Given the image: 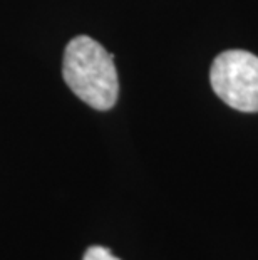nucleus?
I'll use <instances>...</instances> for the list:
<instances>
[{
	"label": "nucleus",
	"mask_w": 258,
	"mask_h": 260,
	"mask_svg": "<svg viewBox=\"0 0 258 260\" xmlns=\"http://www.w3.org/2000/svg\"><path fill=\"white\" fill-rule=\"evenodd\" d=\"M62 76L76 96L97 111H107L118 101L119 79L113 54L94 39L78 36L67 44Z\"/></svg>",
	"instance_id": "obj_1"
},
{
	"label": "nucleus",
	"mask_w": 258,
	"mask_h": 260,
	"mask_svg": "<svg viewBox=\"0 0 258 260\" xmlns=\"http://www.w3.org/2000/svg\"><path fill=\"white\" fill-rule=\"evenodd\" d=\"M210 81L216 96L243 113L258 111V57L248 51H225L213 60Z\"/></svg>",
	"instance_id": "obj_2"
},
{
	"label": "nucleus",
	"mask_w": 258,
	"mask_h": 260,
	"mask_svg": "<svg viewBox=\"0 0 258 260\" xmlns=\"http://www.w3.org/2000/svg\"><path fill=\"white\" fill-rule=\"evenodd\" d=\"M82 260H119V258L116 255H113V252L109 250V248L94 245V247L87 248Z\"/></svg>",
	"instance_id": "obj_3"
}]
</instances>
